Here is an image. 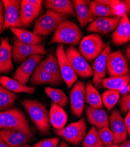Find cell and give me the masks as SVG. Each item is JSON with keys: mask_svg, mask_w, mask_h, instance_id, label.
<instances>
[{"mask_svg": "<svg viewBox=\"0 0 130 147\" xmlns=\"http://www.w3.org/2000/svg\"><path fill=\"white\" fill-rule=\"evenodd\" d=\"M33 123L43 136L50 132L49 113L46 105L36 100H25L21 101Z\"/></svg>", "mask_w": 130, "mask_h": 147, "instance_id": "6da1fadb", "label": "cell"}, {"mask_svg": "<svg viewBox=\"0 0 130 147\" xmlns=\"http://www.w3.org/2000/svg\"><path fill=\"white\" fill-rule=\"evenodd\" d=\"M82 40V32L77 24L72 21H63L55 31L49 44L53 43L77 45Z\"/></svg>", "mask_w": 130, "mask_h": 147, "instance_id": "7a4b0ae2", "label": "cell"}, {"mask_svg": "<svg viewBox=\"0 0 130 147\" xmlns=\"http://www.w3.org/2000/svg\"><path fill=\"white\" fill-rule=\"evenodd\" d=\"M68 17V15L66 14L58 13L52 9H48L45 14L35 22L33 32L42 36L49 35L55 32L59 26Z\"/></svg>", "mask_w": 130, "mask_h": 147, "instance_id": "3957f363", "label": "cell"}, {"mask_svg": "<svg viewBox=\"0 0 130 147\" xmlns=\"http://www.w3.org/2000/svg\"><path fill=\"white\" fill-rule=\"evenodd\" d=\"M0 129H18L32 132L27 117L16 108L0 112Z\"/></svg>", "mask_w": 130, "mask_h": 147, "instance_id": "277c9868", "label": "cell"}, {"mask_svg": "<svg viewBox=\"0 0 130 147\" xmlns=\"http://www.w3.org/2000/svg\"><path fill=\"white\" fill-rule=\"evenodd\" d=\"M105 46L101 36L99 34L94 33L85 36L81 40L79 52L87 61H92L100 55Z\"/></svg>", "mask_w": 130, "mask_h": 147, "instance_id": "5b68a950", "label": "cell"}, {"mask_svg": "<svg viewBox=\"0 0 130 147\" xmlns=\"http://www.w3.org/2000/svg\"><path fill=\"white\" fill-rule=\"evenodd\" d=\"M58 136L61 137L70 144L79 145L83 141L87 131L86 122L85 118L73 122L66 127L60 129H54Z\"/></svg>", "mask_w": 130, "mask_h": 147, "instance_id": "8992f818", "label": "cell"}, {"mask_svg": "<svg viewBox=\"0 0 130 147\" xmlns=\"http://www.w3.org/2000/svg\"><path fill=\"white\" fill-rule=\"evenodd\" d=\"M14 47L12 51V58L17 64L23 63L28 58L35 55H45L47 53L45 44L31 45L20 42L16 37L13 38Z\"/></svg>", "mask_w": 130, "mask_h": 147, "instance_id": "52a82bcc", "label": "cell"}, {"mask_svg": "<svg viewBox=\"0 0 130 147\" xmlns=\"http://www.w3.org/2000/svg\"><path fill=\"white\" fill-rule=\"evenodd\" d=\"M65 53L77 76L82 78H89L93 76L92 67L75 47L70 46L68 47Z\"/></svg>", "mask_w": 130, "mask_h": 147, "instance_id": "ba28073f", "label": "cell"}, {"mask_svg": "<svg viewBox=\"0 0 130 147\" xmlns=\"http://www.w3.org/2000/svg\"><path fill=\"white\" fill-rule=\"evenodd\" d=\"M0 137L9 147H22L33 138L32 132L18 129H2Z\"/></svg>", "mask_w": 130, "mask_h": 147, "instance_id": "9c48e42d", "label": "cell"}, {"mask_svg": "<svg viewBox=\"0 0 130 147\" xmlns=\"http://www.w3.org/2000/svg\"><path fill=\"white\" fill-rule=\"evenodd\" d=\"M56 55L62 80L65 82L68 88H71L76 82L77 76L76 74L66 57L63 44H59L57 45Z\"/></svg>", "mask_w": 130, "mask_h": 147, "instance_id": "30bf717a", "label": "cell"}, {"mask_svg": "<svg viewBox=\"0 0 130 147\" xmlns=\"http://www.w3.org/2000/svg\"><path fill=\"white\" fill-rule=\"evenodd\" d=\"M4 7V30L11 28H23L20 22L21 1L19 0H3Z\"/></svg>", "mask_w": 130, "mask_h": 147, "instance_id": "8fae6325", "label": "cell"}, {"mask_svg": "<svg viewBox=\"0 0 130 147\" xmlns=\"http://www.w3.org/2000/svg\"><path fill=\"white\" fill-rule=\"evenodd\" d=\"M107 70L110 77H119L130 74L127 59L120 51L111 53L109 55Z\"/></svg>", "mask_w": 130, "mask_h": 147, "instance_id": "7c38bea8", "label": "cell"}, {"mask_svg": "<svg viewBox=\"0 0 130 147\" xmlns=\"http://www.w3.org/2000/svg\"><path fill=\"white\" fill-rule=\"evenodd\" d=\"M71 109L76 117H81L83 113L86 101V86L83 81L75 83L70 92Z\"/></svg>", "mask_w": 130, "mask_h": 147, "instance_id": "4fadbf2b", "label": "cell"}, {"mask_svg": "<svg viewBox=\"0 0 130 147\" xmlns=\"http://www.w3.org/2000/svg\"><path fill=\"white\" fill-rule=\"evenodd\" d=\"M111 52V48L109 44L106 45L103 51L99 55L93 64V84L95 88H99L107 71V61L109 55Z\"/></svg>", "mask_w": 130, "mask_h": 147, "instance_id": "5bb4252c", "label": "cell"}, {"mask_svg": "<svg viewBox=\"0 0 130 147\" xmlns=\"http://www.w3.org/2000/svg\"><path fill=\"white\" fill-rule=\"evenodd\" d=\"M110 129L114 136V144L119 145L124 142L127 138V130L124 121L117 108L114 109L109 118Z\"/></svg>", "mask_w": 130, "mask_h": 147, "instance_id": "9a60e30c", "label": "cell"}, {"mask_svg": "<svg viewBox=\"0 0 130 147\" xmlns=\"http://www.w3.org/2000/svg\"><path fill=\"white\" fill-rule=\"evenodd\" d=\"M43 57L42 55H35L23 61L15 71L13 79L26 85L32 72L41 62Z\"/></svg>", "mask_w": 130, "mask_h": 147, "instance_id": "2e32d148", "label": "cell"}, {"mask_svg": "<svg viewBox=\"0 0 130 147\" xmlns=\"http://www.w3.org/2000/svg\"><path fill=\"white\" fill-rule=\"evenodd\" d=\"M121 17H100L91 22L87 27V31L106 35L114 30Z\"/></svg>", "mask_w": 130, "mask_h": 147, "instance_id": "e0dca14e", "label": "cell"}, {"mask_svg": "<svg viewBox=\"0 0 130 147\" xmlns=\"http://www.w3.org/2000/svg\"><path fill=\"white\" fill-rule=\"evenodd\" d=\"M112 42L115 45H122L130 41V21L124 13L117 28L111 36Z\"/></svg>", "mask_w": 130, "mask_h": 147, "instance_id": "ac0fdd59", "label": "cell"}, {"mask_svg": "<svg viewBox=\"0 0 130 147\" xmlns=\"http://www.w3.org/2000/svg\"><path fill=\"white\" fill-rule=\"evenodd\" d=\"M86 113L89 123L98 129L109 127V120L107 112L103 108H94L90 105L85 107Z\"/></svg>", "mask_w": 130, "mask_h": 147, "instance_id": "d6986e66", "label": "cell"}, {"mask_svg": "<svg viewBox=\"0 0 130 147\" xmlns=\"http://www.w3.org/2000/svg\"><path fill=\"white\" fill-rule=\"evenodd\" d=\"M90 1L87 0H74L73 1L75 14L79 22L80 26L85 27L97 18L94 17L89 9Z\"/></svg>", "mask_w": 130, "mask_h": 147, "instance_id": "ffe728a7", "label": "cell"}, {"mask_svg": "<svg viewBox=\"0 0 130 147\" xmlns=\"http://www.w3.org/2000/svg\"><path fill=\"white\" fill-rule=\"evenodd\" d=\"M13 47L8 38H2L0 45V74L9 72L14 68L12 61Z\"/></svg>", "mask_w": 130, "mask_h": 147, "instance_id": "44dd1931", "label": "cell"}, {"mask_svg": "<svg viewBox=\"0 0 130 147\" xmlns=\"http://www.w3.org/2000/svg\"><path fill=\"white\" fill-rule=\"evenodd\" d=\"M42 8L35 7L27 0H22L21 4L20 22L23 28L29 27L39 16Z\"/></svg>", "mask_w": 130, "mask_h": 147, "instance_id": "7402d4cb", "label": "cell"}, {"mask_svg": "<svg viewBox=\"0 0 130 147\" xmlns=\"http://www.w3.org/2000/svg\"><path fill=\"white\" fill-rule=\"evenodd\" d=\"M44 5L46 8L56 13L76 16L73 3L69 0H46Z\"/></svg>", "mask_w": 130, "mask_h": 147, "instance_id": "603a6c76", "label": "cell"}, {"mask_svg": "<svg viewBox=\"0 0 130 147\" xmlns=\"http://www.w3.org/2000/svg\"><path fill=\"white\" fill-rule=\"evenodd\" d=\"M62 82V77H56L37 68L33 72L30 80V83L33 85L50 84L56 85L61 84Z\"/></svg>", "mask_w": 130, "mask_h": 147, "instance_id": "cb8c5ba5", "label": "cell"}, {"mask_svg": "<svg viewBox=\"0 0 130 147\" xmlns=\"http://www.w3.org/2000/svg\"><path fill=\"white\" fill-rule=\"evenodd\" d=\"M49 119L55 129H60L65 127L67 121V115L62 107L53 102L49 113Z\"/></svg>", "mask_w": 130, "mask_h": 147, "instance_id": "d4e9b609", "label": "cell"}, {"mask_svg": "<svg viewBox=\"0 0 130 147\" xmlns=\"http://www.w3.org/2000/svg\"><path fill=\"white\" fill-rule=\"evenodd\" d=\"M10 30L20 42L25 44L31 45H41L45 40L43 36L22 28H11Z\"/></svg>", "mask_w": 130, "mask_h": 147, "instance_id": "484cf974", "label": "cell"}, {"mask_svg": "<svg viewBox=\"0 0 130 147\" xmlns=\"http://www.w3.org/2000/svg\"><path fill=\"white\" fill-rule=\"evenodd\" d=\"M0 84L7 90L14 93L25 92L32 94L37 90V87H28L13 78L6 76L0 77Z\"/></svg>", "mask_w": 130, "mask_h": 147, "instance_id": "4316f807", "label": "cell"}, {"mask_svg": "<svg viewBox=\"0 0 130 147\" xmlns=\"http://www.w3.org/2000/svg\"><path fill=\"white\" fill-rule=\"evenodd\" d=\"M129 82L130 74L119 77H111L104 78L101 82V86L108 90L120 92L128 86Z\"/></svg>", "mask_w": 130, "mask_h": 147, "instance_id": "83f0119b", "label": "cell"}, {"mask_svg": "<svg viewBox=\"0 0 130 147\" xmlns=\"http://www.w3.org/2000/svg\"><path fill=\"white\" fill-rule=\"evenodd\" d=\"M18 98L17 94L7 90L0 84V112L13 108Z\"/></svg>", "mask_w": 130, "mask_h": 147, "instance_id": "f1b7e54d", "label": "cell"}, {"mask_svg": "<svg viewBox=\"0 0 130 147\" xmlns=\"http://www.w3.org/2000/svg\"><path fill=\"white\" fill-rule=\"evenodd\" d=\"M58 77H62L57 58L52 54L42 60L37 67Z\"/></svg>", "mask_w": 130, "mask_h": 147, "instance_id": "f546056e", "label": "cell"}, {"mask_svg": "<svg viewBox=\"0 0 130 147\" xmlns=\"http://www.w3.org/2000/svg\"><path fill=\"white\" fill-rule=\"evenodd\" d=\"M86 102L89 105L94 108H103V102L101 96L99 91L89 82L86 86Z\"/></svg>", "mask_w": 130, "mask_h": 147, "instance_id": "4dcf8cb0", "label": "cell"}, {"mask_svg": "<svg viewBox=\"0 0 130 147\" xmlns=\"http://www.w3.org/2000/svg\"><path fill=\"white\" fill-rule=\"evenodd\" d=\"M89 9L91 13L96 18L115 17L114 12L109 7L101 4L97 0L90 1Z\"/></svg>", "mask_w": 130, "mask_h": 147, "instance_id": "1f68e13d", "label": "cell"}, {"mask_svg": "<svg viewBox=\"0 0 130 147\" xmlns=\"http://www.w3.org/2000/svg\"><path fill=\"white\" fill-rule=\"evenodd\" d=\"M45 91L53 102L57 105L65 108L68 104V98L65 93L60 89L53 88L51 87L45 88Z\"/></svg>", "mask_w": 130, "mask_h": 147, "instance_id": "d6a6232c", "label": "cell"}, {"mask_svg": "<svg viewBox=\"0 0 130 147\" xmlns=\"http://www.w3.org/2000/svg\"><path fill=\"white\" fill-rule=\"evenodd\" d=\"M82 145L84 147H104L100 139L98 131L94 127L86 135Z\"/></svg>", "mask_w": 130, "mask_h": 147, "instance_id": "836d02e7", "label": "cell"}, {"mask_svg": "<svg viewBox=\"0 0 130 147\" xmlns=\"http://www.w3.org/2000/svg\"><path fill=\"white\" fill-rule=\"evenodd\" d=\"M120 92L112 90H107L101 95L103 105L109 111L111 110L119 101Z\"/></svg>", "mask_w": 130, "mask_h": 147, "instance_id": "e575fe53", "label": "cell"}, {"mask_svg": "<svg viewBox=\"0 0 130 147\" xmlns=\"http://www.w3.org/2000/svg\"><path fill=\"white\" fill-rule=\"evenodd\" d=\"M100 139L104 146L109 147L114 142V136L109 127H105L98 129Z\"/></svg>", "mask_w": 130, "mask_h": 147, "instance_id": "d590c367", "label": "cell"}, {"mask_svg": "<svg viewBox=\"0 0 130 147\" xmlns=\"http://www.w3.org/2000/svg\"><path fill=\"white\" fill-rule=\"evenodd\" d=\"M119 101V105L123 114H125L130 111V94H123Z\"/></svg>", "mask_w": 130, "mask_h": 147, "instance_id": "8d00e7d4", "label": "cell"}, {"mask_svg": "<svg viewBox=\"0 0 130 147\" xmlns=\"http://www.w3.org/2000/svg\"><path fill=\"white\" fill-rule=\"evenodd\" d=\"M60 138L53 137L42 140L33 145V147H57Z\"/></svg>", "mask_w": 130, "mask_h": 147, "instance_id": "74e56055", "label": "cell"}, {"mask_svg": "<svg viewBox=\"0 0 130 147\" xmlns=\"http://www.w3.org/2000/svg\"><path fill=\"white\" fill-rule=\"evenodd\" d=\"M4 4L2 1L0 2V35L3 32L4 25Z\"/></svg>", "mask_w": 130, "mask_h": 147, "instance_id": "f35d334b", "label": "cell"}, {"mask_svg": "<svg viewBox=\"0 0 130 147\" xmlns=\"http://www.w3.org/2000/svg\"><path fill=\"white\" fill-rule=\"evenodd\" d=\"M124 122H125V125L127 128V132L128 134L129 135V136H130V111H128L127 115L124 119Z\"/></svg>", "mask_w": 130, "mask_h": 147, "instance_id": "ab89813d", "label": "cell"}, {"mask_svg": "<svg viewBox=\"0 0 130 147\" xmlns=\"http://www.w3.org/2000/svg\"><path fill=\"white\" fill-rule=\"evenodd\" d=\"M124 8L125 13L127 15L130 17V0H125V1H121Z\"/></svg>", "mask_w": 130, "mask_h": 147, "instance_id": "60d3db41", "label": "cell"}, {"mask_svg": "<svg viewBox=\"0 0 130 147\" xmlns=\"http://www.w3.org/2000/svg\"><path fill=\"white\" fill-rule=\"evenodd\" d=\"M27 1L31 5L37 7V8H42V5L43 1L41 0H27Z\"/></svg>", "mask_w": 130, "mask_h": 147, "instance_id": "b9f144b4", "label": "cell"}, {"mask_svg": "<svg viewBox=\"0 0 130 147\" xmlns=\"http://www.w3.org/2000/svg\"><path fill=\"white\" fill-rule=\"evenodd\" d=\"M97 1L100 3L101 4L105 5V6H107L109 7L110 8V5L112 4V3L113 2V0H97Z\"/></svg>", "mask_w": 130, "mask_h": 147, "instance_id": "7bdbcfd3", "label": "cell"}, {"mask_svg": "<svg viewBox=\"0 0 130 147\" xmlns=\"http://www.w3.org/2000/svg\"><path fill=\"white\" fill-rule=\"evenodd\" d=\"M125 56L126 59L130 63V44L127 48L125 53Z\"/></svg>", "mask_w": 130, "mask_h": 147, "instance_id": "ee69618b", "label": "cell"}, {"mask_svg": "<svg viewBox=\"0 0 130 147\" xmlns=\"http://www.w3.org/2000/svg\"><path fill=\"white\" fill-rule=\"evenodd\" d=\"M119 147H130V140L125 141Z\"/></svg>", "mask_w": 130, "mask_h": 147, "instance_id": "f6af8a7d", "label": "cell"}, {"mask_svg": "<svg viewBox=\"0 0 130 147\" xmlns=\"http://www.w3.org/2000/svg\"><path fill=\"white\" fill-rule=\"evenodd\" d=\"M0 147H9L5 143L1 137H0Z\"/></svg>", "mask_w": 130, "mask_h": 147, "instance_id": "bcb514c9", "label": "cell"}, {"mask_svg": "<svg viewBox=\"0 0 130 147\" xmlns=\"http://www.w3.org/2000/svg\"><path fill=\"white\" fill-rule=\"evenodd\" d=\"M59 147H68V145L65 141H62L59 145Z\"/></svg>", "mask_w": 130, "mask_h": 147, "instance_id": "7dc6e473", "label": "cell"}, {"mask_svg": "<svg viewBox=\"0 0 130 147\" xmlns=\"http://www.w3.org/2000/svg\"><path fill=\"white\" fill-rule=\"evenodd\" d=\"M127 91L130 92V83L128 85V86H127Z\"/></svg>", "mask_w": 130, "mask_h": 147, "instance_id": "c3c4849f", "label": "cell"}, {"mask_svg": "<svg viewBox=\"0 0 130 147\" xmlns=\"http://www.w3.org/2000/svg\"><path fill=\"white\" fill-rule=\"evenodd\" d=\"M109 147H119V146L118 145L114 144V145H111V146H109Z\"/></svg>", "mask_w": 130, "mask_h": 147, "instance_id": "681fc988", "label": "cell"}, {"mask_svg": "<svg viewBox=\"0 0 130 147\" xmlns=\"http://www.w3.org/2000/svg\"><path fill=\"white\" fill-rule=\"evenodd\" d=\"M22 147H33V146H29V145L26 144V145H24L23 146H22Z\"/></svg>", "mask_w": 130, "mask_h": 147, "instance_id": "f907efd6", "label": "cell"}, {"mask_svg": "<svg viewBox=\"0 0 130 147\" xmlns=\"http://www.w3.org/2000/svg\"><path fill=\"white\" fill-rule=\"evenodd\" d=\"M0 2H1V1H0Z\"/></svg>", "mask_w": 130, "mask_h": 147, "instance_id": "816d5d0a", "label": "cell"}]
</instances>
